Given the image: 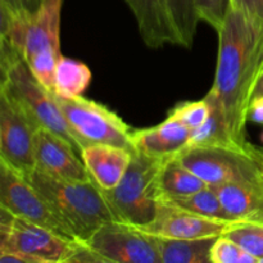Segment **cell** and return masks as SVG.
I'll list each match as a JSON object with an SVG mask.
<instances>
[{"instance_id": "cell-1", "label": "cell", "mask_w": 263, "mask_h": 263, "mask_svg": "<svg viewBox=\"0 0 263 263\" xmlns=\"http://www.w3.org/2000/svg\"><path fill=\"white\" fill-rule=\"evenodd\" d=\"M217 33V67L211 90L222 107L234 140L246 145L252 87L263 68V35L235 8Z\"/></svg>"}, {"instance_id": "cell-2", "label": "cell", "mask_w": 263, "mask_h": 263, "mask_svg": "<svg viewBox=\"0 0 263 263\" xmlns=\"http://www.w3.org/2000/svg\"><path fill=\"white\" fill-rule=\"evenodd\" d=\"M27 177L76 240L87 241L104 223L117 221L103 190L92 180L66 181L33 170Z\"/></svg>"}, {"instance_id": "cell-3", "label": "cell", "mask_w": 263, "mask_h": 263, "mask_svg": "<svg viewBox=\"0 0 263 263\" xmlns=\"http://www.w3.org/2000/svg\"><path fill=\"white\" fill-rule=\"evenodd\" d=\"M0 91L17 102L40 128L51 131L68 141L81 156L82 144L72 131L57 103L54 92L46 89L18 54L0 55Z\"/></svg>"}, {"instance_id": "cell-4", "label": "cell", "mask_w": 263, "mask_h": 263, "mask_svg": "<svg viewBox=\"0 0 263 263\" xmlns=\"http://www.w3.org/2000/svg\"><path fill=\"white\" fill-rule=\"evenodd\" d=\"M170 158L172 157L158 158L134 152L120 184L110 190H103L116 220L141 228L156 218L161 198L159 174Z\"/></svg>"}, {"instance_id": "cell-5", "label": "cell", "mask_w": 263, "mask_h": 263, "mask_svg": "<svg viewBox=\"0 0 263 263\" xmlns=\"http://www.w3.org/2000/svg\"><path fill=\"white\" fill-rule=\"evenodd\" d=\"M177 158L211 186L228 182L263 184V149L251 143L243 146H186Z\"/></svg>"}, {"instance_id": "cell-6", "label": "cell", "mask_w": 263, "mask_h": 263, "mask_svg": "<svg viewBox=\"0 0 263 263\" xmlns=\"http://www.w3.org/2000/svg\"><path fill=\"white\" fill-rule=\"evenodd\" d=\"M79 243L0 207V252L26 254L35 263H68Z\"/></svg>"}, {"instance_id": "cell-7", "label": "cell", "mask_w": 263, "mask_h": 263, "mask_svg": "<svg viewBox=\"0 0 263 263\" xmlns=\"http://www.w3.org/2000/svg\"><path fill=\"white\" fill-rule=\"evenodd\" d=\"M63 112L82 146L87 144H109L134 152L133 128L116 112L104 104L84 97L64 98L54 92Z\"/></svg>"}, {"instance_id": "cell-8", "label": "cell", "mask_w": 263, "mask_h": 263, "mask_svg": "<svg viewBox=\"0 0 263 263\" xmlns=\"http://www.w3.org/2000/svg\"><path fill=\"white\" fill-rule=\"evenodd\" d=\"M64 0H43L31 15L23 59L36 79L54 92V76L61 53V20Z\"/></svg>"}, {"instance_id": "cell-9", "label": "cell", "mask_w": 263, "mask_h": 263, "mask_svg": "<svg viewBox=\"0 0 263 263\" xmlns=\"http://www.w3.org/2000/svg\"><path fill=\"white\" fill-rule=\"evenodd\" d=\"M37 123L17 102L0 91V161L23 176L36 168Z\"/></svg>"}, {"instance_id": "cell-10", "label": "cell", "mask_w": 263, "mask_h": 263, "mask_svg": "<svg viewBox=\"0 0 263 263\" xmlns=\"http://www.w3.org/2000/svg\"><path fill=\"white\" fill-rule=\"evenodd\" d=\"M0 207L9 211L14 216L44 226L64 238L76 240L71 230L54 213L45 198L28 181L27 177L2 161H0Z\"/></svg>"}, {"instance_id": "cell-11", "label": "cell", "mask_w": 263, "mask_h": 263, "mask_svg": "<svg viewBox=\"0 0 263 263\" xmlns=\"http://www.w3.org/2000/svg\"><path fill=\"white\" fill-rule=\"evenodd\" d=\"M85 243L107 263H162L156 238L122 221L104 223Z\"/></svg>"}, {"instance_id": "cell-12", "label": "cell", "mask_w": 263, "mask_h": 263, "mask_svg": "<svg viewBox=\"0 0 263 263\" xmlns=\"http://www.w3.org/2000/svg\"><path fill=\"white\" fill-rule=\"evenodd\" d=\"M238 222V221H236ZM234 222L194 215L167 204L159 198L157 216L151 223L141 226V230L153 236L171 239H202L221 236Z\"/></svg>"}, {"instance_id": "cell-13", "label": "cell", "mask_w": 263, "mask_h": 263, "mask_svg": "<svg viewBox=\"0 0 263 263\" xmlns=\"http://www.w3.org/2000/svg\"><path fill=\"white\" fill-rule=\"evenodd\" d=\"M36 170L54 179L89 181V171L76 149L51 131L40 128L36 134Z\"/></svg>"}, {"instance_id": "cell-14", "label": "cell", "mask_w": 263, "mask_h": 263, "mask_svg": "<svg viewBox=\"0 0 263 263\" xmlns=\"http://www.w3.org/2000/svg\"><path fill=\"white\" fill-rule=\"evenodd\" d=\"M134 152L109 144H87L81 158L92 181L102 190H110L122 180Z\"/></svg>"}, {"instance_id": "cell-15", "label": "cell", "mask_w": 263, "mask_h": 263, "mask_svg": "<svg viewBox=\"0 0 263 263\" xmlns=\"http://www.w3.org/2000/svg\"><path fill=\"white\" fill-rule=\"evenodd\" d=\"M189 138V128L172 116L154 127L133 131L134 149L158 158L179 156L187 146Z\"/></svg>"}, {"instance_id": "cell-16", "label": "cell", "mask_w": 263, "mask_h": 263, "mask_svg": "<svg viewBox=\"0 0 263 263\" xmlns=\"http://www.w3.org/2000/svg\"><path fill=\"white\" fill-rule=\"evenodd\" d=\"M125 2L130 7L141 39L148 48L159 49L166 44L180 45V39L162 0Z\"/></svg>"}, {"instance_id": "cell-17", "label": "cell", "mask_w": 263, "mask_h": 263, "mask_svg": "<svg viewBox=\"0 0 263 263\" xmlns=\"http://www.w3.org/2000/svg\"><path fill=\"white\" fill-rule=\"evenodd\" d=\"M213 187L234 221L263 225V184L228 182Z\"/></svg>"}, {"instance_id": "cell-18", "label": "cell", "mask_w": 263, "mask_h": 263, "mask_svg": "<svg viewBox=\"0 0 263 263\" xmlns=\"http://www.w3.org/2000/svg\"><path fill=\"white\" fill-rule=\"evenodd\" d=\"M205 98L210 102L211 113L202 126L190 131L187 146H243L234 140L215 92L210 90Z\"/></svg>"}, {"instance_id": "cell-19", "label": "cell", "mask_w": 263, "mask_h": 263, "mask_svg": "<svg viewBox=\"0 0 263 263\" xmlns=\"http://www.w3.org/2000/svg\"><path fill=\"white\" fill-rule=\"evenodd\" d=\"M154 238L162 263H212L211 251L218 236L202 239Z\"/></svg>"}, {"instance_id": "cell-20", "label": "cell", "mask_w": 263, "mask_h": 263, "mask_svg": "<svg viewBox=\"0 0 263 263\" xmlns=\"http://www.w3.org/2000/svg\"><path fill=\"white\" fill-rule=\"evenodd\" d=\"M159 190L163 197H184L208 186L198 175L179 161L177 156L164 163L159 174Z\"/></svg>"}, {"instance_id": "cell-21", "label": "cell", "mask_w": 263, "mask_h": 263, "mask_svg": "<svg viewBox=\"0 0 263 263\" xmlns=\"http://www.w3.org/2000/svg\"><path fill=\"white\" fill-rule=\"evenodd\" d=\"M161 199L166 202L167 204L192 212L194 215L213 218V220L236 222L226 212L215 187L211 186V185L199 190V192L184 195V197H163V195H161Z\"/></svg>"}, {"instance_id": "cell-22", "label": "cell", "mask_w": 263, "mask_h": 263, "mask_svg": "<svg viewBox=\"0 0 263 263\" xmlns=\"http://www.w3.org/2000/svg\"><path fill=\"white\" fill-rule=\"evenodd\" d=\"M91 71L84 62L62 55L57 63L54 92L59 97H82L91 82Z\"/></svg>"}, {"instance_id": "cell-23", "label": "cell", "mask_w": 263, "mask_h": 263, "mask_svg": "<svg viewBox=\"0 0 263 263\" xmlns=\"http://www.w3.org/2000/svg\"><path fill=\"white\" fill-rule=\"evenodd\" d=\"M162 3L176 30L180 45L190 49L194 44L198 23L200 22L194 0H162Z\"/></svg>"}, {"instance_id": "cell-24", "label": "cell", "mask_w": 263, "mask_h": 263, "mask_svg": "<svg viewBox=\"0 0 263 263\" xmlns=\"http://www.w3.org/2000/svg\"><path fill=\"white\" fill-rule=\"evenodd\" d=\"M258 261L263 259V225L252 222H234L223 234Z\"/></svg>"}, {"instance_id": "cell-25", "label": "cell", "mask_w": 263, "mask_h": 263, "mask_svg": "<svg viewBox=\"0 0 263 263\" xmlns=\"http://www.w3.org/2000/svg\"><path fill=\"white\" fill-rule=\"evenodd\" d=\"M210 113V102L204 97L202 100L179 103L170 110L168 116H172L176 120H179L192 131L202 126L207 121Z\"/></svg>"}, {"instance_id": "cell-26", "label": "cell", "mask_w": 263, "mask_h": 263, "mask_svg": "<svg viewBox=\"0 0 263 263\" xmlns=\"http://www.w3.org/2000/svg\"><path fill=\"white\" fill-rule=\"evenodd\" d=\"M212 263H257L258 258L244 251L239 244L225 235L216 239L211 251Z\"/></svg>"}, {"instance_id": "cell-27", "label": "cell", "mask_w": 263, "mask_h": 263, "mask_svg": "<svg viewBox=\"0 0 263 263\" xmlns=\"http://www.w3.org/2000/svg\"><path fill=\"white\" fill-rule=\"evenodd\" d=\"M198 17L216 31L225 23L229 12L233 8L231 0H194Z\"/></svg>"}, {"instance_id": "cell-28", "label": "cell", "mask_w": 263, "mask_h": 263, "mask_svg": "<svg viewBox=\"0 0 263 263\" xmlns=\"http://www.w3.org/2000/svg\"><path fill=\"white\" fill-rule=\"evenodd\" d=\"M233 8L243 13L263 35V0H231Z\"/></svg>"}, {"instance_id": "cell-29", "label": "cell", "mask_w": 263, "mask_h": 263, "mask_svg": "<svg viewBox=\"0 0 263 263\" xmlns=\"http://www.w3.org/2000/svg\"><path fill=\"white\" fill-rule=\"evenodd\" d=\"M43 0H0V7L7 8L15 14L32 15L40 8Z\"/></svg>"}, {"instance_id": "cell-30", "label": "cell", "mask_w": 263, "mask_h": 263, "mask_svg": "<svg viewBox=\"0 0 263 263\" xmlns=\"http://www.w3.org/2000/svg\"><path fill=\"white\" fill-rule=\"evenodd\" d=\"M247 120L263 125V97L252 100L247 110Z\"/></svg>"}, {"instance_id": "cell-31", "label": "cell", "mask_w": 263, "mask_h": 263, "mask_svg": "<svg viewBox=\"0 0 263 263\" xmlns=\"http://www.w3.org/2000/svg\"><path fill=\"white\" fill-rule=\"evenodd\" d=\"M263 97V68L262 71L259 72L258 76H257L256 81H254L253 87H252V92H251V102L252 100L257 99V98ZM251 104V103H249Z\"/></svg>"}, {"instance_id": "cell-32", "label": "cell", "mask_w": 263, "mask_h": 263, "mask_svg": "<svg viewBox=\"0 0 263 263\" xmlns=\"http://www.w3.org/2000/svg\"><path fill=\"white\" fill-rule=\"evenodd\" d=\"M261 140H262V143H263V131H262V135H261Z\"/></svg>"}, {"instance_id": "cell-33", "label": "cell", "mask_w": 263, "mask_h": 263, "mask_svg": "<svg viewBox=\"0 0 263 263\" xmlns=\"http://www.w3.org/2000/svg\"><path fill=\"white\" fill-rule=\"evenodd\" d=\"M261 262H262V263H263V259H262V261H261Z\"/></svg>"}, {"instance_id": "cell-34", "label": "cell", "mask_w": 263, "mask_h": 263, "mask_svg": "<svg viewBox=\"0 0 263 263\" xmlns=\"http://www.w3.org/2000/svg\"><path fill=\"white\" fill-rule=\"evenodd\" d=\"M262 149H263V148H262Z\"/></svg>"}]
</instances>
